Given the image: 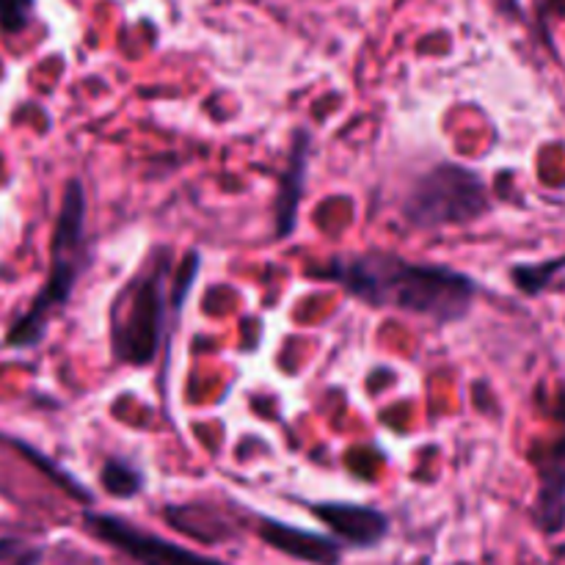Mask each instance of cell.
I'll list each match as a JSON object with an SVG mask.
<instances>
[{"label": "cell", "instance_id": "obj_1", "mask_svg": "<svg viewBox=\"0 0 565 565\" xmlns=\"http://www.w3.org/2000/svg\"><path fill=\"white\" fill-rule=\"evenodd\" d=\"M329 279L340 281L353 298L379 309H401L439 326L467 318L478 285L441 265L408 263L397 254L364 252L334 259Z\"/></svg>", "mask_w": 565, "mask_h": 565}, {"label": "cell", "instance_id": "obj_2", "mask_svg": "<svg viewBox=\"0 0 565 565\" xmlns=\"http://www.w3.org/2000/svg\"><path fill=\"white\" fill-rule=\"evenodd\" d=\"M86 191L81 182L72 180L66 182L64 202H61L58 221H55L53 259H50L53 265H50L47 285L42 287L33 307L11 326L9 337H6L11 348H31L42 340L55 309L70 301L77 276L86 268Z\"/></svg>", "mask_w": 565, "mask_h": 565}, {"label": "cell", "instance_id": "obj_3", "mask_svg": "<svg viewBox=\"0 0 565 565\" xmlns=\"http://www.w3.org/2000/svg\"><path fill=\"white\" fill-rule=\"evenodd\" d=\"M489 188L483 177L467 166L445 163L419 177L403 204V215L417 230H436V226L469 224L489 213Z\"/></svg>", "mask_w": 565, "mask_h": 565}, {"label": "cell", "instance_id": "obj_4", "mask_svg": "<svg viewBox=\"0 0 565 565\" xmlns=\"http://www.w3.org/2000/svg\"><path fill=\"white\" fill-rule=\"evenodd\" d=\"M166 315L163 268H154L143 279L132 281L114 307V342L116 359L130 364H147L158 351Z\"/></svg>", "mask_w": 565, "mask_h": 565}, {"label": "cell", "instance_id": "obj_5", "mask_svg": "<svg viewBox=\"0 0 565 565\" xmlns=\"http://www.w3.org/2000/svg\"><path fill=\"white\" fill-rule=\"evenodd\" d=\"M86 524L97 539L116 546V550L130 555L132 561L141 565H224L218 561H210V557L193 555V552L169 544V541L158 539V535L141 533L132 524L121 522L116 516H105V513H88Z\"/></svg>", "mask_w": 565, "mask_h": 565}, {"label": "cell", "instance_id": "obj_6", "mask_svg": "<svg viewBox=\"0 0 565 565\" xmlns=\"http://www.w3.org/2000/svg\"><path fill=\"white\" fill-rule=\"evenodd\" d=\"M535 524L546 535L565 527V436L555 441L539 461V494H535Z\"/></svg>", "mask_w": 565, "mask_h": 565}, {"label": "cell", "instance_id": "obj_7", "mask_svg": "<svg viewBox=\"0 0 565 565\" xmlns=\"http://www.w3.org/2000/svg\"><path fill=\"white\" fill-rule=\"evenodd\" d=\"M312 513L351 546H373L390 533V522H386L384 513L367 505L318 502V505H312Z\"/></svg>", "mask_w": 565, "mask_h": 565}, {"label": "cell", "instance_id": "obj_8", "mask_svg": "<svg viewBox=\"0 0 565 565\" xmlns=\"http://www.w3.org/2000/svg\"><path fill=\"white\" fill-rule=\"evenodd\" d=\"M259 539L274 546L281 555H290L296 561L312 565H340V546L331 539L318 533H303L290 524L274 522V519H259Z\"/></svg>", "mask_w": 565, "mask_h": 565}, {"label": "cell", "instance_id": "obj_9", "mask_svg": "<svg viewBox=\"0 0 565 565\" xmlns=\"http://www.w3.org/2000/svg\"><path fill=\"white\" fill-rule=\"evenodd\" d=\"M309 132L301 130L296 138V149L290 154L287 171L281 174V191H279V213H276V235L287 237L296 230V213H298V199L303 193V182H307V163H309Z\"/></svg>", "mask_w": 565, "mask_h": 565}, {"label": "cell", "instance_id": "obj_10", "mask_svg": "<svg viewBox=\"0 0 565 565\" xmlns=\"http://www.w3.org/2000/svg\"><path fill=\"white\" fill-rule=\"evenodd\" d=\"M99 483L110 497L127 500V497H136L143 489V475L132 463L114 458V461H105V467L99 469Z\"/></svg>", "mask_w": 565, "mask_h": 565}, {"label": "cell", "instance_id": "obj_11", "mask_svg": "<svg viewBox=\"0 0 565 565\" xmlns=\"http://www.w3.org/2000/svg\"><path fill=\"white\" fill-rule=\"evenodd\" d=\"M563 268L565 257L550 259V263L544 265H519V268H513V281H516L519 290L527 292V296H539Z\"/></svg>", "mask_w": 565, "mask_h": 565}, {"label": "cell", "instance_id": "obj_12", "mask_svg": "<svg viewBox=\"0 0 565 565\" xmlns=\"http://www.w3.org/2000/svg\"><path fill=\"white\" fill-rule=\"evenodd\" d=\"M36 0H0V28L3 33H20L31 22Z\"/></svg>", "mask_w": 565, "mask_h": 565}, {"label": "cell", "instance_id": "obj_13", "mask_svg": "<svg viewBox=\"0 0 565 565\" xmlns=\"http://www.w3.org/2000/svg\"><path fill=\"white\" fill-rule=\"evenodd\" d=\"M42 550L20 539L0 541V565H39Z\"/></svg>", "mask_w": 565, "mask_h": 565}]
</instances>
